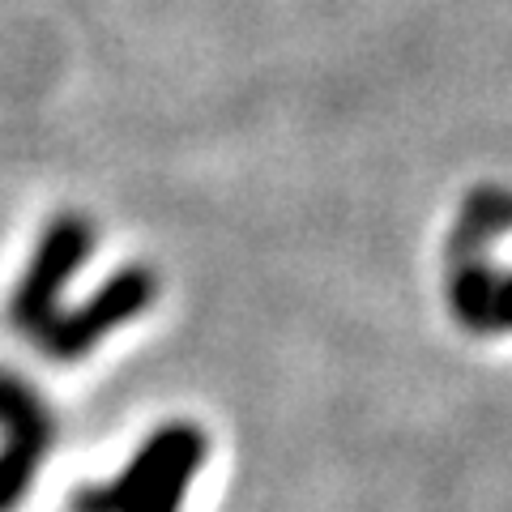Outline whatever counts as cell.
<instances>
[{"label": "cell", "instance_id": "cell-2", "mask_svg": "<svg viewBox=\"0 0 512 512\" xmlns=\"http://www.w3.org/2000/svg\"><path fill=\"white\" fill-rule=\"evenodd\" d=\"M154 295H158V274L154 269L150 265H124L82 303V308L56 312L43 325V333L35 342L43 346V355H52L60 363H73V359L90 355V350L99 346L111 329L137 320L154 303Z\"/></svg>", "mask_w": 512, "mask_h": 512}, {"label": "cell", "instance_id": "cell-4", "mask_svg": "<svg viewBox=\"0 0 512 512\" xmlns=\"http://www.w3.org/2000/svg\"><path fill=\"white\" fill-rule=\"evenodd\" d=\"M0 427H5V444H0V512H13L35 483L47 448H52V414H47L43 397L30 389L22 376H13L5 410H0Z\"/></svg>", "mask_w": 512, "mask_h": 512}, {"label": "cell", "instance_id": "cell-5", "mask_svg": "<svg viewBox=\"0 0 512 512\" xmlns=\"http://www.w3.org/2000/svg\"><path fill=\"white\" fill-rule=\"evenodd\" d=\"M500 231H512V192L508 188H478L470 201L461 205V218L453 235H448V261H466V256H483Z\"/></svg>", "mask_w": 512, "mask_h": 512}, {"label": "cell", "instance_id": "cell-3", "mask_svg": "<svg viewBox=\"0 0 512 512\" xmlns=\"http://www.w3.org/2000/svg\"><path fill=\"white\" fill-rule=\"evenodd\" d=\"M94 248V227L82 214H60L52 227L43 231L35 256H30L26 274L13 291L9 320L13 329H22L26 338H39L43 325L60 312V291L73 282V274L86 265Z\"/></svg>", "mask_w": 512, "mask_h": 512}, {"label": "cell", "instance_id": "cell-7", "mask_svg": "<svg viewBox=\"0 0 512 512\" xmlns=\"http://www.w3.org/2000/svg\"><path fill=\"white\" fill-rule=\"evenodd\" d=\"M13 376H18V372H0V410H5V397H9V384H13Z\"/></svg>", "mask_w": 512, "mask_h": 512}, {"label": "cell", "instance_id": "cell-6", "mask_svg": "<svg viewBox=\"0 0 512 512\" xmlns=\"http://www.w3.org/2000/svg\"><path fill=\"white\" fill-rule=\"evenodd\" d=\"M495 320L512 329V274H495Z\"/></svg>", "mask_w": 512, "mask_h": 512}, {"label": "cell", "instance_id": "cell-1", "mask_svg": "<svg viewBox=\"0 0 512 512\" xmlns=\"http://www.w3.org/2000/svg\"><path fill=\"white\" fill-rule=\"evenodd\" d=\"M210 457V440L192 423H167L137 448V457L111 478L73 495V512H180L184 495Z\"/></svg>", "mask_w": 512, "mask_h": 512}]
</instances>
